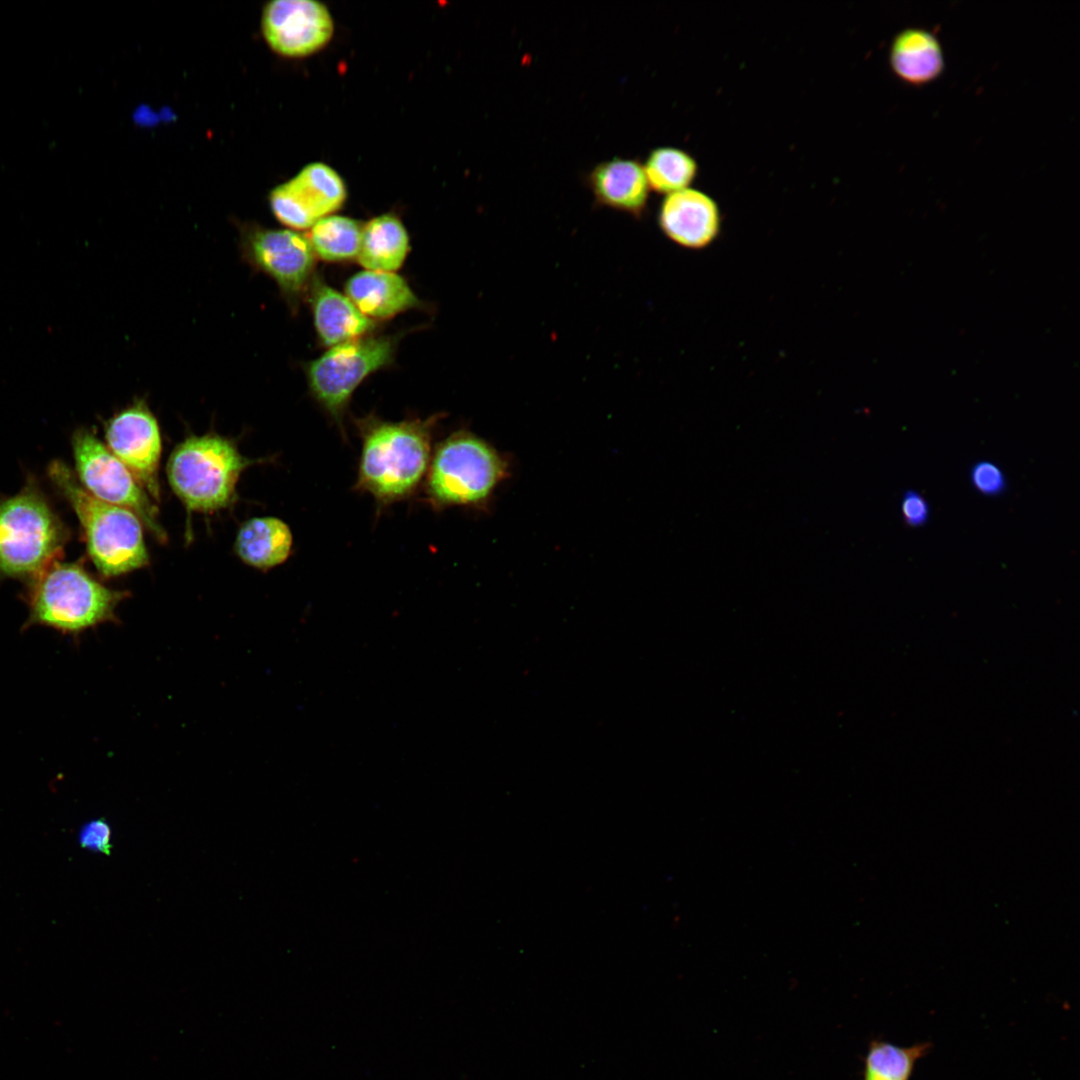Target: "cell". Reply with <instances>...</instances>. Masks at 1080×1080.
<instances>
[{"instance_id":"obj_1","label":"cell","mask_w":1080,"mask_h":1080,"mask_svg":"<svg viewBox=\"0 0 1080 1080\" xmlns=\"http://www.w3.org/2000/svg\"><path fill=\"white\" fill-rule=\"evenodd\" d=\"M440 418L392 422L370 415L356 420L361 453L354 489L372 496L378 512L415 494L429 468Z\"/></svg>"},{"instance_id":"obj_2","label":"cell","mask_w":1080,"mask_h":1080,"mask_svg":"<svg viewBox=\"0 0 1080 1080\" xmlns=\"http://www.w3.org/2000/svg\"><path fill=\"white\" fill-rule=\"evenodd\" d=\"M49 476L74 509L100 573L118 576L148 564L143 523L136 514L91 495L60 461L50 464Z\"/></svg>"},{"instance_id":"obj_3","label":"cell","mask_w":1080,"mask_h":1080,"mask_svg":"<svg viewBox=\"0 0 1080 1080\" xmlns=\"http://www.w3.org/2000/svg\"><path fill=\"white\" fill-rule=\"evenodd\" d=\"M508 474L507 461L493 446L470 431L458 430L432 452L425 501L436 511L481 508Z\"/></svg>"},{"instance_id":"obj_4","label":"cell","mask_w":1080,"mask_h":1080,"mask_svg":"<svg viewBox=\"0 0 1080 1080\" xmlns=\"http://www.w3.org/2000/svg\"><path fill=\"white\" fill-rule=\"evenodd\" d=\"M127 596L125 591L106 587L78 564L53 562L33 579L25 625L78 635L114 621L118 604Z\"/></svg>"},{"instance_id":"obj_5","label":"cell","mask_w":1080,"mask_h":1080,"mask_svg":"<svg viewBox=\"0 0 1080 1080\" xmlns=\"http://www.w3.org/2000/svg\"><path fill=\"white\" fill-rule=\"evenodd\" d=\"M255 462L228 438L191 435L172 452L167 476L188 511L212 512L233 503L241 473Z\"/></svg>"},{"instance_id":"obj_6","label":"cell","mask_w":1080,"mask_h":1080,"mask_svg":"<svg viewBox=\"0 0 1080 1080\" xmlns=\"http://www.w3.org/2000/svg\"><path fill=\"white\" fill-rule=\"evenodd\" d=\"M67 529L35 487L0 500V576L34 579L51 565Z\"/></svg>"},{"instance_id":"obj_7","label":"cell","mask_w":1080,"mask_h":1080,"mask_svg":"<svg viewBox=\"0 0 1080 1080\" xmlns=\"http://www.w3.org/2000/svg\"><path fill=\"white\" fill-rule=\"evenodd\" d=\"M396 339L359 337L330 347L306 366L310 392L346 439L344 418L352 394L370 374L393 361Z\"/></svg>"},{"instance_id":"obj_8","label":"cell","mask_w":1080,"mask_h":1080,"mask_svg":"<svg viewBox=\"0 0 1080 1080\" xmlns=\"http://www.w3.org/2000/svg\"><path fill=\"white\" fill-rule=\"evenodd\" d=\"M72 445L81 485L94 497L132 511L158 541L165 542L158 509L130 470L88 430L76 431Z\"/></svg>"},{"instance_id":"obj_9","label":"cell","mask_w":1080,"mask_h":1080,"mask_svg":"<svg viewBox=\"0 0 1080 1080\" xmlns=\"http://www.w3.org/2000/svg\"><path fill=\"white\" fill-rule=\"evenodd\" d=\"M345 199L346 188L338 173L326 164L312 163L273 189L270 205L281 223L302 230L338 210Z\"/></svg>"},{"instance_id":"obj_10","label":"cell","mask_w":1080,"mask_h":1080,"mask_svg":"<svg viewBox=\"0 0 1080 1080\" xmlns=\"http://www.w3.org/2000/svg\"><path fill=\"white\" fill-rule=\"evenodd\" d=\"M105 431L108 449L147 493L159 499L161 435L158 422L146 404L138 401L122 410L108 421Z\"/></svg>"},{"instance_id":"obj_11","label":"cell","mask_w":1080,"mask_h":1080,"mask_svg":"<svg viewBox=\"0 0 1080 1080\" xmlns=\"http://www.w3.org/2000/svg\"><path fill=\"white\" fill-rule=\"evenodd\" d=\"M264 37L277 53L301 57L316 52L332 37L334 25L327 7L314 0H275L262 17Z\"/></svg>"},{"instance_id":"obj_12","label":"cell","mask_w":1080,"mask_h":1080,"mask_svg":"<svg viewBox=\"0 0 1080 1080\" xmlns=\"http://www.w3.org/2000/svg\"><path fill=\"white\" fill-rule=\"evenodd\" d=\"M251 260L291 298L308 285L315 253L307 236L288 229H257L246 239Z\"/></svg>"},{"instance_id":"obj_13","label":"cell","mask_w":1080,"mask_h":1080,"mask_svg":"<svg viewBox=\"0 0 1080 1080\" xmlns=\"http://www.w3.org/2000/svg\"><path fill=\"white\" fill-rule=\"evenodd\" d=\"M658 223L664 234L678 245L701 248L717 235L720 214L710 196L688 187L665 197Z\"/></svg>"},{"instance_id":"obj_14","label":"cell","mask_w":1080,"mask_h":1080,"mask_svg":"<svg viewBox=\"0 0 1080 1080\" xmlns=\"http://www.w3.org/2000/svg\"><path fill=\"white\" fill-rule=\"evenodd\" d=\"M596 202L639 217L644 212L650 187L643 165L633 159L613 158L598 163L587 175Z\"/></svg>"},{"instance_id":"obj_15","label":"cell","mask_w":1080,"mask_h":1080,"mask_svg":"<svg viewBox=\"0 0 1080 1080\" xmlns=\"http://www.w3.org/2000/svg\"><path fill=\"white\" fill-rule=\"evenodd\" d=\"M345 292L370 319L390 318L420 305L406 280L394 272H358L347 280Z\"/></svg>"},{"instance_id":"obj_16","label":"cell","mask_w":1080,"mask_h":1080,"mask_svg":"<svg viewBox=\"0 0 1080 1080\" xmlns=\"http://www.w3.org/2000/svg\"><path fill=\"white\" fill-rule=\"evenodd\" d=\"M314 325L320 341L329 347L359 338L372 331L375 323L346 296L320 279L310 291Z\"/></svg>"},{"instance_id":"obj_17","label":"cell","mask_w":1080,"mask_h":1080,"mask_svg":"<svg viewBox=\"0 0 1080 1080\" xmlns=\"http://www.w3.org/2000/svg\"><path fill=\"white\" fill-rule=\"evenodd\" d=\"M890 65L896 76L912 85H923L940 76L943 51L937 37L922 28H908L894 38Z\"/></svg>"},{"instance_id":"obj_18","label":"cell","mask_w":1080,"mask_h":1080,"mask_svg":"<svg viewBox=\"0 0 1080 1080\" xmlns=\"http://www.w3.org/2000/svg\"><path fill=\"white\" fill-rule=\"evenodd\" d=\"M293 536L289 526L276 517H257L245 522L235 540V551L246 564L261 570L284 563L290 556Z\"/></svg>"},{"instance_id":"obj_19","label":"cell","mask_w":1080,"mask_h":1080,"mask_svg":"<svg viewBox=\"0 0 1080 1080\" xmlns=\"http://www.w3.org/2000/svg\"><path fill=\"white\" fill-rule=\"evenodd\" d=\"M409 236L399 218L384 214L363 226L358 262L367 270L394 272L404 263Z\"/></svg>"},{"instance_id":"obj_20","label":"cell","mask_w":1080,"mask_h":1080,"mask_svg":"<svg viewBox=\"0 0 1080 1080\" xmlns=\"http://www.w3.org/2000/svg\"><path fill=\"white\" fill-rule=\"evenodd\" d=\"M363 226L346 216H326L312 227L308 237L316 256L327 262L357 258Z\"/></svg>"},{"instance_id":"obj_21","label":"cell","mask_w":1080,"mask_h":1080,"mask_svg":"<svg viewBox=\"0 0 1080 1080\" xmlns=\"http://www.w3.org/2000/svg\"><path fill=\"white\" fill-rule=\"evenodd\" d=\"M643 168L649 187L667 195L688 188L697 174L694 158L674 147L652 150Z\"/></svg>"},{"instance_id":"obj_22","label":"cell","mask_w":1080,"mask_h":1080,"mask_svg":"<svg viewBox=\"0 0 1080 1080\" xmlns=\"http://www.w3.org/2000/svg\"><path fill=\"white\" fill-rule=\"evenodd\" d=\"M929 1047L928 1043L899 1047L872 1042L865 1059L864 1080H909L915 1063Z\"/></svg>"},{"instance_id":"obj_23","label":"cell","mask_w":1080,"mask_h":1080,"mask_svg":"<svg viewBox=\"0 0 1080 1080\" xmlns=\"http://www.w3.org/2000/svg\"><path fill=\"white\" fill-rule=\"evenodd\" d=\"M970 480L974 488L985 496L1001 495L1007 487L1006 477L1000 467L988 460L973 464Z\"/></svg>"},{"instance_id":"obj_24","label":"cell","mask_w":1080,"mask_h":1080,"mask_svg":"<svg viewBox=\"0 0 1080 1080\" xmlns=\"http://www.w3.org/2000/svg\"><path fill=\"white\" fill-rule=\"evenodd\" d=\"M111 835L110 825L101 818L83 825L78 840L82 848L109 855L112 850Z\"/></svg>"},{"instance_id":"obj_25","label":"cell","mask_w":1080,"mask_h":1080,"mask_svg":"<svg viewBox=\"0 0 1080 1080\" xmlns=\"http://www.w3.org/2000/svg\"><path fill=\"white\" fill-rule=\"evenodd\" d=\"M901 513L908 526L920 527L928 521L930 507L921 493L907 490L901 500Z\"/></svg>"}]
</instances>
